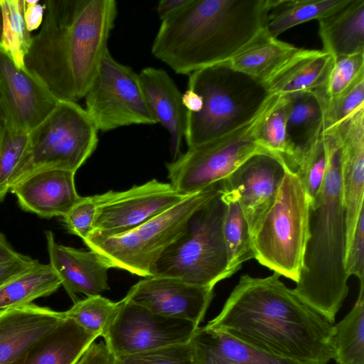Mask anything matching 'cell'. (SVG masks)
I'll return each instance as SVG.
<instances>
[{
    "label": "cell",
    "mask_w": 364,
    "mask_h": 364,
    "mask_svg": "<svg viewBox=\"0 0 364 364\" xmlns=\"http://www.w3.org/2000/svg\"><path fill=\"white\" fill-rule=\"evenodd\" d=\"M309 206L301 181L288 166L272 204L252 234L254 259L294 282L309 238Z\"/></svg>",
    "instance_id": "7"
},
{
    "label": "cell",
    "mask_w": 364,
    "mask_h": 364,
    "mask_svg": "<svg viewBox=\"0 0 364 364\" xmlns=\"http://www.w3.org/2000/svg\"><path fill=\"white\" fill-rule=\"evenodd\" d=\"M333 357L336 364H364V282L348 314L333 324Z\"/></svg>",
    "instance_id": "31"
},
{
    "label": "cell",
    "mask_w": 364,
    "mask_h": 364,
    "mask_svg": "<svg viewBox=\"0 0 364 364\" xmlns=\"http://www.w3.org/2000/svg\"><path fill=\"white\" fill-rule=\"evenodd\" d=\"M114 364H193L191 342L122 355Z\"/></svg>",
    "instance_id": "39"
},
{
    "label": "cell",
    "mask_w": 364,
    "mask_h": 364,
    "mask_svg": "<svg viewBox=\"0 0 364 364\" xmlns=\"http://www.w3.org/2000/svg\"><path fill=\"white\" fill-rule=\"evenodd\" d=\"M225 210L222 190L193 214L186 232L155 264L151 277L213 287L228 278L223 236Z\"/></svg>",
    "instance_id": "8"
},
{
    "label": "cell",
    "mask_w": 364,
    "mask_h": 364,
    "mask_svg": "<svg viewBox=\"0 0 364 364\" xmlns=\"http://www.w3.org/2000/svg\"><path fill=\"white\" fill-rule=\"evenodd\" d=\"M287 134L298 156L316 145L322 137L323 117L319 100L313 92L287 95Z\"/></svg>",
    "instance_id": "27"
},
{
    "label": "cell",
    "mask_w": 364,
    "mask_h": 364,
    "mask_svg": "<svg viewBox=\"0 0 364 364\" xmlns=\"http://www.w3.org/2000/svg\"><path fill=\"white\" fill-rule=\"evenodd\" d=\"M149 107L156 122L170 134L171 151L175 159L181 154L185 136L186 112L182 93L166 70L154 67L139 74Z\"/></svg>",
    "instance_id": "21"
},
{
    "label": "cell",
    "mask_w": 364,
    "mask_h": 364,
    "mask_svg": "<svg viewBox=\"0 0 364 364\" xmlns=\"http://www.w3.org/2000/svg\"><path fill=\"white\" fill-rule=\"evenodd\" d=\"M21 255L11 247L6 237L0 233V263L16 259Z\"/></svg>",
    "instance_id": "47"
},
{
    "label": "cell",
    "mask_w": 364,
    "mask_h": 364,
    "mask_svg": "<svg viewBox=\"0 0 364 364\" xmlns=\"http://www.w3.org/2000/svg\"><path fill=\"white\" fill-rule=\"evenodd\" d=\"M191 0H161L159 2L156 11L161 21L176 14L186 7Z\"/></svg>",
    "instance_id": "45"
},
{
    "label": "cell",
    "mask_w": 364,
    "mask_h": 364,
    "mask_svg": "<svg viewBox=\"0 0 364 364\" xmlns=\"http://www.w3.org/2000/svg\"><path fill=\"white\" fill-rule=\"evenodd\" d=\"M2 15L1 43L20 69L26 70L25 57L32 41L24 21L25 0H0Z\"/></svg>",
    "instance_id": "32"
},
{
    "label": "cell",
    "mask_w": 364,
    "mask_h": 364,
    "mask_svg": "<svg viewBox=\"0 0 364 364\" xmlns=\"http://www.w3.org/2000/svg\"><path fill=\"white\" fill-rule=\"evenodd\" d=\"M299 48L270 36L262 28L228 63L261 83Z\"/></svg>",
    "instance_id": "26"
},
{
    "label": "cell",
    "mask_w": 364,
    "mask_h": 364,
    "mask_svg": "<svg viewBox=\"0 0 364 364\" xmlns=\"http://www.w3.org/2000/svg\"><path fill=\"white\" fill-rule=\"evenodd\" d=\"M61 281L52 267L39 262L30 270L0 287V309L32 303L56 291Z\"/></svg>",
    "instance_id": "30"
},
{
    "label": "cell",
    "mask_w": 364,
    "mask_h": 364,
    "mask_svg": "<svg viewBox=\"0 0 364 364\" xmlns=\"http://www.w3.org/2000/svg\"><path fill=\"white\" fill-rule=\"evenodd\" d=\"M123 299L114 302L95 295L77 301L68 311H64L66 318H71L87 331L102 336L112 321L122 304Z\"/></svg>",
    "instance_id": "33"
},
{
    "label": "cell",
    "mask_w": 364,
    "mask_h": 364,
    "mask_svg": "<svg viewBox=\"0 0 364 364\" xmlns=\"http://www.w3.org/2000/svg\"><path fill=\"white\" fill-rule=\"evenodd\" d=\"M98 132L77 102L58 100L47 117L29 132L28 149L11 176L9 190L42 170L62 169L75 173L96 149Z\"/></svg>",
    "instance_id": "9"
},
{
    "label": "cell",
    "mask_w": 364,
    "mask_h": 364,
    "mask_svg": "<svg viewBox=\"0 0 364 364\" xmlns=\"http://www.w3.org/2000/svg\"><path fill=\"white\" fill-rule=\"evenodd\" d=\"M75 173L62 169L36 172L10 188L20 207L43 218L65 216L80 200Z\"/></svg>",
    "instance_id": "18"
},
{
    "label": "cell",
    "mask_w": 364,
    "mask_h": 364,
    "mask_svg": "<svg viewBox=\"0 0 364 364\" xmlns=\"http://www.w3.org/2000/svg\"><path fill=\"white\" fill-rule=\"evenodd\" d=\"M189 196L178 193L170 183L156 179L134 186L127 191H109L99 194L93 230L90 236H112L129 231Z\"/></svg>",
    "instance_id": "13"
},
{
    "label": "cell",
    "mask_w": 364,
    "mask_h": 364,
    "mask_svg": "<svg viewBox=\"0 0 364 364\" xmlns=\"http://www.w3.org/2000/svg\"><path fill=\"white\" fill-rule=\"evenodd\" d=\"M345 269L348 277L364 282V209L361 211L350 244L345 255Z\"/></svg>",
    "instance_id": "41"
},
{
    "label": "cell",
    "mask_w": 364,
    "mask_h": 364,
    "mask_svg": "<svg viewBox=\"0 0 364 364\" xmlns=\"http://www.w3.org/2000/svg\"><path fill=\"white\" fill-rule=\"evenodd\" d=\"M268 7L269 0H191L161 21L151 53L181 75L228 62L264 28Z\"/></svg>",
    "instance_id": "3"
},
{
    "label": "cell",
    "mask_w": 364,
    "mask_h": 364,
    "mask_svg": "<svg viewBox=\"0 0 364 364\" xmlns=\"http://www.w3.org/2000/svg\"><path fill=\"white\" fill-rule=\"evenodd\" d=\"M43 23L25 57L26 69L58 100L85 97L117 15L114 0H46Z\"/></svg>",
    "instance_id": "2"
},
{
    "label": "cell",
    "mask_w": 364,
    "mask_h": 364,
    "mask_svg": "<svg viewBox=\"0 0 364 364\" xmlns=\"http://www.w3.org/2000/svg\"><path fill=\"white\" fill-rule=\"evenodd\" d=\"M202 98L196 113L186 112L184 138L188 148L228 134L252 120L271 95L262 83L228 62L198 70L188 86Z\"/></svg>",
    "instance_id": "5"
},
{
    "label": "cell",
    "mask_w": 364,
    "mask_h": 364,
    "mask_svg": "<svg viewBox=\"0 0 364 364\" xmlns=\"http://www.w3.org/2000/svg\"><path fill=\"white\" fill-rule=\"evenodd\" d=\"M223 188L221 181L129 231L112 236L90 235L83 242L109 268L151 277L159 259L186 232L190 218Z\"/></svg>",
    "instance_id": "6"
},
{
    "label": "cell",
    "mask_w": 364,
    "mask_h": 364,
    "mask_svg": "<svg viewBox=\"0 0 364 364\" xmlns=\"http://www.w3.org/2000/svg\"><path fill=\"white\" fill-rule=\"evenodd\" d=\"M281 97L271 95L247 124L222 136L188 148L185 153L166 164L173 188L183 195L196 193L225 179L252 156L270 154L259 144L257 136Z\"/></svg>",
    "instance_id": "10"
},
{
    "label": "cell",
    "mask_w": 364,
    "mask_h": 364,
    "mask_svg": "<svg viewBox=\"0 0 364 364\" xmlns=\"http://www.w3.org/2000/svg\"><path fill=\"white\" fill-rule=\"evenodd\" d=\"M288 166L283 158L257 154L223 181L224 187L237 193L252 237L272 204Z\"/></svg>",
    "instance_id": "15"
},
{
    "label": "cell",
    "mask_w": 364,
    "mask_h": 364,
    "mask_svg": "<svg viewBox=\"0 0 364 364\" xmlns=\"http://www.w3.org/2000/svg\"><path fill=\"white\" fill-rule=\"evenodd\" d=\"M349 0H269L264 30L272 37L313 19L336 11Z\"/></svg>",
    "instance_id": "28"
},
{
    "label": "cell",
    "mask_w": 364,
    "mask_h": 364,
    "mask_svg": "<svg viewBox=\"0 0 364 364\" xmlns=\"http://www.w3.org/2000/svg\"><path fill=\"white\" fill-rule=\"evenodd\" d=\"M190 342L193 364H306L267 353L205 326L196 328Z\"/></svg>",
    "instance_id": "22"
},
{
    "label": "cell",
    "mask_w": 364,
    "mask_h": 364,
    "mask_svg": "<svg viewBox=\"0 0 364 364\" xmlns=\"http://www.w3.org/2000/svg\"><path fill=\"white\" fill-rule=\"evenodd\" d=\"M115 356L105 343L92 342L83 352L75 364H114Z\"/></svg>",
    "instance_id": "43"
},
{
    "label": "cell",
    "mask_w": 364,
    "mask_h": 364,
    "mask_svg": "<svg viewBox=\"0 0 364 364\" xmlns=\"http://www.w3.org/2000/svg\"><path fill=\"white\" fill-rule=\"evenodd\" d=\"M46 237L50 265L74 303L77 301V294L91 296L109 289V268L95 252L60 245L50 230L46 232Z\"/></svg>",
    "instance_id": "19"
},
{
    "label": "cell",
    "mask_w": 364,
    "mask_h": 364,
    "mask_svg": "<svg viewBox=\"0 0 364 364\" xmlns=\"http://www.w3.org/2000/svg\"><path fill=\"white\" fill-rule=\"evenodd\" d=\"M326 171L320 192L310 203L309 238L299 280L293 291L329 322L348 294L345 269L346 218L341 156L333 131L322 132Z\"/></svg>",
    "instance_id": "4"
},
{
    "label": "cell",
    "mask_w": 364,
    "mask_h": 364,
    "mask_svg": "<svg viewBox=\"0 0 364 364\" xmlns=\"http://www.w3.org/2000/svg\"><path fill=\"white\" fill-rule=\"evenodd\" d=\"M333 324L302 301L274 272L243 274L207 328L267 353L306 364L333 360Z\"/></svg>",
    "instance_id": "1"
},
{
    "label": "cell",
    "mask_w": 364,
    "mask_h": 364,
    "mask_svg": "<svg viewBox=\"0 0 364 364\" xmlns=\"http://www.w3.org/2000/svg\"><path fill=\"white\" fill-rule=\"evenodd\" d=\"M213 289L171 277H149L133 285L125 296L156 314L199 326L213 298Z\"/></svg>",
    "instance_id": "16"
},
{
    "label": "cell",
    "mask_w": 364,
    "mask_h": 364,
    "mask_svg": "<svg viewBox=\"0 0 364 364\" xmlns=\"http://www.w3.org/2000/svg\"><path fill=\"white\" fill-rule=\"evenodd\" d=\"M98 203V195L82 197L63 216L68 231L82 241L92 233Z\"/></svg>",
    "instance_id": "40"
},
{
    "label": "cell",
    "mask_w": 364,
    "mask_h": 364,
    "mask_svg": "<svg viewBox=\"0 0 364 364\" xmlns=\"http://www.w3.org/2000/svg\"><path fill=\"white\" fill-rule=\"evenodd\" d=\"M58 102L37 77L18 68L0 47V105L7 126L30 132Z\"/></svg>",
    "instance_id": "14"
},
{
    "label": "cell",
    "mask_w": 364,
    "mask_h": 364,
    "mask_svg": "<svg viewBox=\"0 0 364 364\" xmlns=\"http://www.w3.org/2000/svg\"><path fill=\"white\" fill-rule=\"evenodd\" d=\"M334 58L323 50L298 48L263 82L270 95L316 90L323 84Z\"/></svg>",
    "instance_id": "23"
},
{
    "label": "cell",
    "mask_w": 364,
    "mask_h": 364,
    "mask_svg": "<svg viewBox=\"0 0 364 364\" xmlns=\"http://www.w3.org/2000/svg\"><path fill=\"white\" fill-rule=\"evenodd\" d=\"M102 337L115 358L191 341L196 323L156 314L126 296Z\"/></svg>",
    "instance_id": "12"
},
{
    "label": "cell",
    "mask_w": 364,
    "mask_h": 364,
    "mask_svg": "<svg viewBox=\"0 0 364 364\" xmlns=\"http://www.w3.org/2000/svg\"><path fill=\"white\" fill-rule=\"evenodd\" d=\"M223 196L226 204L223 236L228 261V274L230 277L244 262L254 259V250L252 235L237 193L223 186Z\"/></svg>",
    "instance_id": "29"
},
{
    "label": "cell",
    "mask_w": 364,
    "mask_h": 364,
    "mask_svg": "<svg viewBox=\"0 0 364 364\" xmlns=\"http://www.w3.org/2000/svg\"><path fill=\"white\" fill-rule=\"evenodd\" d=\"M1 32H2V15H1V5H0V47H1Z\"/></svg>",
    "instance_id": "49"
},
{
    "label": "cell",
    "mask_w": 364,
    "mask_h": 364,
    "mask_svg": "<svg viewBox=\"0 0 364 364\" xmlns=\"http://www.w3.org/2000/svg\"><path fill=\"white\" fill-rule=\"evenodd\" d=\"M326 153L323 137L297 157L292 169L296 173L312 203L320 192L326 171Z\"/></svg>",
    "instance_id": "37"
},
{
    "label": "cell",
    "mask_w": 364,
    "mask_h": 364,
    "mask_svg": "<svg viewBox=\"0 0 364 364\" xmlns=\"http://www.w3.org/2000/svg\"><path fill=\"white\" fill-rule=\"evenodd\" d=\"M65 318L33 303L0 309V364H11Z\"/></svg>",
    "instance_id": "20"
},
{
    "label": "cell",
    "mask_w": 364,
    "mask_h": 364,
    "mask_svg": "<svg viewBox=\"0 0 364 364\" xmlns=\"http://www.w3.org/2000/svg\"><path fill=\"white\" fill-rule=\"evenodd\" d=\"M182 102L188 112H198L203 106L201 97L189 88H187L184 93L182 94Z\"/></svg>",
    "instance_id": "46"
},
{
    "label": "cell",
    "mask_w": 364,
    "mask_h": 364,
    "mask_svg": "<svg viewBox=\"0 0 364 364\" xmlns=\"http://www.w3.org/2000/svg\"><path fill=\"white\" fill-rule=\"evenodd\" d=\"M318 21L323 51L333 58L364 53V0H349Z\"/></svg>",
    "instance_id": "25"
},
{
    "label": "cell",
    "mask_w": 364,
    "mask_h": 364,
    "mask_svg": "<svg viewBox=\"0 0 364 364\" xmlns=\"http://www.w3.org/2000/svg\"><path fill=\"white\" fill-rule=\"evenodd\" d=\"M318 99L323 111V131H326L341 123L356 109L364 107V77L336 99L328 101Z\"/></svg>",
    "instance_id": "38"
},
{
    "label": "cell",
    "mask_w": 364,
    "mask_h": 364,
    "mask_svg": "<svg viewBox=\"0 0 364 364\" xmlns=\"http://www.w3.org/2000/svg\"><path fill=\"white\" fill-rule=\"evenodd\" d=\"M6 127V120L5 117L1 109V107L0 105V142L2 139L4 130Z\"/></svg>",
    "instance_id": "48"
},
{
    "label": "cell",
    "mask_w": 364,
    "mask_h": 364,
    "mask_svg": "<svg viewBox=\"0 0 364 364\" xmlns=\"http://www.w3.org/2000/svg\"><path fill=\"white\" fill-rule=\"evenodd\" d=\"M364 77V53L334 58L323 84L313 92L321 100L337 98Z\"/></svg>",
    "instance_id": "34"
},
{
    "label": "cell",
    "mask_w": 364,
    "mask_h": 364,
    "mask_svg": "<svg viewBox=\"0 0 364 364\" xmlns=\"http://www.w3.org/2000/svg\"><path fill=\"white\" fill-rule=\"evenodd\" d=\"M29 142V132L6 124L0 142V203L9 191L13 173L24 156Z\"/></svg>",
    "instance_id": "36"
},
{
    "label": "cell",
    "mask_w": 364,
    "mask_h": 364,
    "mask_svg": "<svg viewBox=\"0 0 364 364\" xmlns=\"http://www.w3.org/2000/svg\"><path fill=\"white\" fill-rule=\"evenodd\" d=\"M98 337L66 318L11 364H75Z\"/></svg>",
    "instance_id": "24"
},
{
    "label": "cell",
    "mask_w": 364,
    "mask_h": 364,
    "mask_svg": "<svg viewBox=\"0 0 364 364\" xmlns=\"http://www.w3.org/2000/svg\"><path fill=\"white\" fill-rule=\"evenodd\" d=\"M84 98L85 109L98 131L157 124L145 98L139 74L116 60L109 50Z\"/></svg>",
    "instance_id": "11"
},
{
    "label": "cell",
    "mask_w": 364,
    "mask_h": 364,
    "mask_svg": "<svg viewBox=\"0 0 364 364\" xmlns=\"http://www.w3.org/2000/svg\"><path fill=\"white\" fill-rule=\"evenodd\" d=\"M328 130L334 132L340 149L346 252L364 209V107Z\"/></svg>",
    "instance_id": "17"
},
{
    "label": "cell",
    "mask_w": 364,
    "mask_h": 364,
    "mask_svg": "<svg viewBox=\"0 0 364 364\" xmlns=\"http://www.w3.org/2000/svg\"><path fill=\"white\" fill-rule=\"evenodd\" d=\"M287 97L282 95L279 102L264 122L257 139L269 153L283 158L291 166L296 153L287 134Z\"/></svg>",
    "instance_id": "35"
},
{
    "label": "cell",
    "mask_w": 364,
    "mask_h": 364,
    "mask_svg": "<svg viewBox=\"0 0 364 364\" xmlns=\"http://www.w3.org/2000/svg\"><path fill=\"white\" fill-rule=\"evenodd\" d=\"M38 260L21 255L10 261L0 263V287L32 269Z\"/></svg>",
    "instance_id": "42"
},
{
    "label": "cell",
    "mask_w": 364,
    "mask_h": 364,
    "mask_svg": "<svg viewBox=\"0 0 364 364\" xmlns=\"http://www.w3.org/2000/svg\"><path fill=\"white\" fill-rule=\"evenodd\" d=\"M44 15V6L38 1L25 0L24 21L28 31L41 27Z\"/></svg>",
    "instance_id": "44"
}]
</instances>
